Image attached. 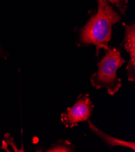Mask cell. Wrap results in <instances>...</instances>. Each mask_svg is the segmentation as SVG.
I'll use <instances>...</instances> for the list:
<instances>
[{
	"instance_id": "6da1fadb",
	"label": "cell",
	"mask_w": 135,
	"mask_h": 152,
	"mask_svg": "<svg viewBox=\"0 0 135 152\" xmlns=\"http://www.w3.org/2000/svg\"><path fill=\"white\" fill-rule=\"evenodd\" d=\"M96 14L92 16L82 28L80 41L82 44H92L96 48V55L101 49L108 50L112 35L113 26L121 20L107 0H98Z\"/></svg>"
},
{
	"instance_id": "7a4b0ae2",
	"label": "cell",
	"mask_w": 135,
	"mask_h": 152,
	"mask_svg": "<svg viewBox=\"0 0 135 152\" xmlns=\"http://www.w3.org/2000/svg\"><path fill=\"white\" fill-rule=\"evenodd\" d=\"M125 63L118 49H109L98 63L97 72L92 75V85L97 90L106 88L109 95H115L122 87V80L117 77V71Z\"/></svg>"
},
{
	"instance_id": "3957f363",
	"label": "cell",
	"mask_w": 135,
	"mask_h": 152,
	"mask_svg": "<svg viewBox=\"0 0 135 152\" xmlns=\"http://www.w3.org/2000/svg\"><path fill=\"white\" fill-rule=\"evenodd\" d=\"M94 105L88 94H80L72 107L61 115V120L66 129L76 127L87 121L93 113Z\"/></svg>"
},
{
	"instance_id": "277c9868",
	"label": "cell",
	"mask_w": 135,
	"mask_h": 152,
	"mask_svg": "<svg viewBox=\"0 0 135 152\" xmlns=\"http://www.w3.org/2000/svg\"><path fill=\"white\" fill-rule=\"evenodd\" d=\"M126 35L124 40L125 49L130 54V61L126 67L128 79L130 81L135 80V26L124 24Z\"/></svg>"
},
{
	"instance_id": "5b68a950",
	"label": "cell",
	"mask_w": 135,
	"mask_h": 152,
	"mask_svg": "<svg viewBox=\"0 0 135 152\" xmlns=\"http://www.w3.org/2000/svg\"><path fill=\"white\" fill-rule=\"evenodd\" d=\"M87 121L88 123L89 128L92 130V131L93 133H95L97 136H98L100 138H101L102 140H103L108 145L112 147L115 146H123L132 149L133 151L135 150V143L134 142L123 141L114 138L113 136H111L99 130L91 122V121L90 120V119H88Z\"/></svg>"
},
{
	"instance_id": "8992f818",
	"label": "cell",
	"mask_w": 135,
	"mask_h": 152,
	"mask_svg": "<svg viewBox=\"0 0 135 152\" xmlns=\"http://www.w3.org/2000/svg\"><path fill=\"white\" fill-rule=\"evenodd\" d=\"M74 146L69 141L60 140L52 145L46 151L49 152H70L74 151Z\"/></svg>"
},
{
	"instance_id": "52a82bcc",
	"label": "cell",
	"mask_w": 135,
	"mask_h": 152,
	"mask_svg": "<svg viewBox=\"0 0 135 152\" xmlns=\"http://www.w3.org/2000/svg\"><path fill=\"white\" fill-rule=\"evenodd\" d=\"M107 1H110L112 4H116L121 12L124 13L126 6V1L125 0H107Z\"/></svg>"
},
{
	"instance_id": "ba28073f",
	"label": "cell",
	"mask_w": 135,
	"mask_h": 152,
	"mask_svg": "<svg viewBox=\"0 0 135 152\" xmlns=\"http://www.w3.org/2000/svg\"><path fill=\"white\" fill-rule=\"evenodd\" d=\"M1 54V49H0V55Z\"/></svg>"
}]
</instances>
